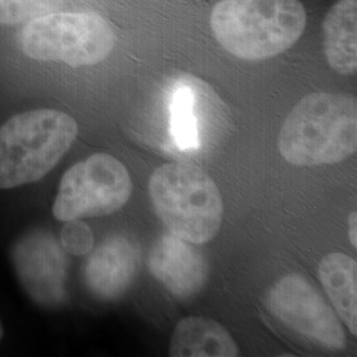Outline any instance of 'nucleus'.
I'll return each mask as SVG.
<instances>
[{
    "label": "nucleus",
    "instance_id": "obj_11",
    "mask_svg": "<svg viewBox=\"0 0 357 357\" xmlns=\"http://www.w3.org/2000/svg\"><path fill=\"white\" fill-rule=\"evenodd\" d=\"M172 357H237L240 347L218 321L204 317H187L174 328L169 343Z\"/></svg>",
    "mask_w": 357,
    "mask_h": 357
},
{
    "label": "nucleus",
    "instance_id": "obj_5",
    "mask_svg": "<svg viewBox=\"0 0 357 357\" xmlns=\"http://www.w3.org/2000/svg\"><path fill=\"white\" fill-rule=\"evenodd\" d=\"M17 43L26 57L78 68L103 61L114 48L113 26L96 13H53L22 28Z\"/></svg>",
    "mask_w": 357,
    "mask_h": 357
},
{
    "label": "nucleus",
    "instance_id": "obj_15",
    "mask_svg": "<svg viewBox=\"0 0 357 357\" xmlns=\"http://www.w3.org/2000/svg\"><path fill=\"white\" fill-rule=\"evenodd\" d=\"M174 135L181 147H192L195 126L191 114V98L185 89H180L174 101Z\"/></svg>",
    "mask_w": 357,
    "mask_h": 357
},
{
    "label": "nucleus",
    "instance_id": "obj_7",
    "mask_svg": "<svg viewBox=\"0 0 357 357\" xmlns=\"http://www.w3.org/2000/svg\"><path fill=\"white\" fill-rule=\"evenodd\" d=\"M266 305L277 319L307 339L328 349H344L342 323L305 277L299 274L282 277L268 290Z\"/></svg>",
    "mask_w": 357,
    "mask_h": 357
},
{
    "label": "nucleus",
    "instance_id": "obj_16",
    "mask_svg": "<svg viewBox=\"0 0 357 357\" xmlns=\"http://www.w3.org/2000/svg\"><path fill=\"white\" fill-rule=\"evenodd\" d=\"M61 246L70 255H88L94 246L93 233L81 220L66 221V225L61 230Z\"/></svg>",
    "mask_w": 357,
    "mask_h": 357
},
{
    "label": "nucleus",
    "instance_id": "obj_9",
    "mask_svg": "<svg viewBox=\"0 0 357 357\" xmlns=\"http://www.w3.org/2000/svg\"><path fill=\"white\" fill-rule=\"evenodd\" d=\"M149 268L167 291L180 299L197 295L208 281V264L202 250L172 233L153 243Z\"/></svg>",
    "mask_w": 357,
    "mask_h": 357
},
{
    "label": "nucleus",
    "instance_id": "obj_18",
    "mask_svg": "<svg viewBox=\"0 0 357 357\" xmlns=\"http://www.w3.org/2000/svg\"><path fill=\"white\" fill-rule=\"evenodd\" d=\"M3 335H4V328H3V324H1V320H0V340L3 339Z\"/></svg>",
    "mask_w": 357,
    "mask_h": 357
},
{
    "label": "nucleus",
    "instance_id": "obj_6",
    "mask_svg": "<svg viewBox=\"0 0 357 357\" xmlns=\"http://www.w3.org/2000/svg\"><path fill=\"white\" fill-rule=\"evenodd\" d=\"M131 192L132 180L123 163L109 153H93L65 172L52 212L63 222L109 216L128 204Z\"/></svg>",
    "mask_w": 357,
    "mask_h": 357
},
{
    "label": "nucleus",
    "instance_id": "obj_1",
    "mask_svg": "<svg viewBox=\"0 0 357 357\" xmlns=\"http://www.w3.org/2000/svg\"><path fill=\"white\" fill-rule=\"evenodd\" d=\"M356 149L357 101L351 94H308L286 116L278 135V151L294 166L336 165Z\"/></svg>",
    "mask_w": 357,
    "mask_h": 357
},
{
    "label": "nucleus",
    "instance_id": "obj_14",
    "mask_svg": "<svg viewBox=\"0 0 357 357\" xmlns=\"http://www.w3.org/2000/svg\"><path fill=\"white\" fill-rule=\"evenodd\" d=\"M65 0H0V26L26 24L59 11Z\"/></svg>",
    "mask_w": 357,
    "mask_h": 357
},
{
    "label": "nucleus",
    "instance_id": "obj_12",
    "mask_svg": "<svg viewBox=\"0 0 357 357\" xmlns=\"http://www.w3.org/2000/svg\"><path fill=\"white\" fill-rule=\"evenodd\" d=\"M327 63L343 76L357 70V0H337L323 20Z\"/></svg>",
    "mask_w": 357,
    "mask_h": 357
},
{
    "label": "nucleus",
    "instance_id": "obj_2",
    "mask_svg": "<svg viewBox=\"0 0 357 357\" xmlns=\"http://www.w3.org/2000/svg\"><path fill=\"white\" fill-rule=\"evenodd\" d=\"M306 24L301 0H221L211 13L218 44L248 61L266 60L290 50Z\"/></svg>",
    "mask_w": 357,
    "mask_h": 357
},
{
    "label": "nucleus",
    "instance_id": "obj_4",
    "mask_svg": "<svg viewBox=\"0 0 357 357\" xmlns=\"http://www.w3.org/2000/svg\"><path fill=\"white\" fill-rule=\"evenodd\" d=\"M149 190L156 215L178 238L203 245L221 229L222 196L204 169L187 163H165L153 171Z\"/></svg>",
    "mask_w": 357,
    "mask_h": 357
},
{
    "label": "nucleus",
    "instance_id": "obj_10",
    "mask_svg": "<svg viewBox=\"0 0 357 357\" xmlns=\"http://www.w3.org/2000/svg\"><path fill=\"white\" fill-rule=\"evenodd\" d=\"M139 266V249L123 236H110L84 264V281L90 293L115 301L130 289Z\"/></svg>",
    "mask_w": 357,
    "mask_h": 357
},
{
    "label": "nucleus",
    "instance_id": "obj_17",
    "mask_svg": "<svg viewBox=\"0 0 357 357\" xmlns=\"http://www.w3.org/2000/svg\"><path fill=\"white\" fill-rule=\"evenodd\" d=\"M357 215L356 212L351 213L348 218V236L352 246L357 249Z\"/></svg>",
    "mask_w": 357,
    "mask_h": 357
},
{
    "label": "nucleus",
    "instance_id": "obj_13",
    "mask_svg": "<svg viewBox=\"0 0 357 357\" xmlns=\"http://www.w3.org/2000/svg\"><path fill=\"white\" fill-rule=\"evenodd\" d=\"M320 282L332 305L354 336L357 335V262L344 253H331L320 261Z\"/></svg>",
    "mask_w": 357,
    "mask_h": 357
},
{
    "label": "nucleus",
    "instance_id": "obj_8",
    "mask_svg": "<svg viewBox=\"0 0 357 357\" xmlns=\"http://www.w3.org/2000/svg\"><path fill=\"white\" fill-rule=\"evenodd\" d=\"M11 262L22 289L40 307L54 308L66 299L68 259L48 230L33 228L11 248Z\"/></svg>",
    "mask_w": 357,
    "mask_h": 357
},
{
    "label": "nucleus",
    "instance_id": "obj_3",
    "mask_svg": "<svg viewBox=\"0 0 357 357\" xmlns=\"http://www.w3.org/2000/svg\"><path fill=\"white\" fill-rule=\"evenodd\" d=\"M78 135L72 115L38 109L13 115L0 126V190H13L47 176Z\"/></svg>",
    "mask_w": 357,
    "mask_h": 357
}]
</instances>
